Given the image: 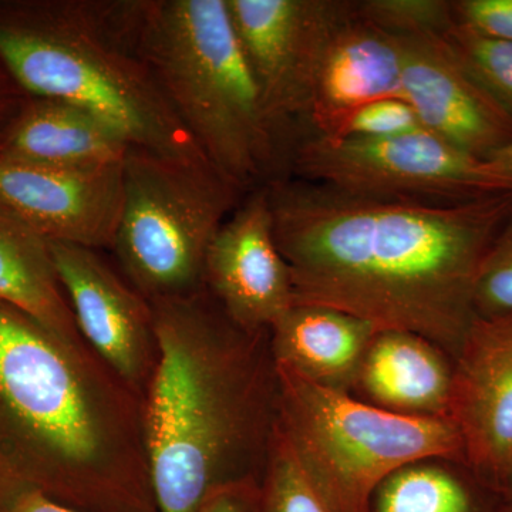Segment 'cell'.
I'll return each instance as SVG.
<instances>
[{
	"label": "cell",
	"instance_id": "obj_9",
	"mask_svg": "<svg viewBox=\"0 0 512 512\" xmlns=\"http://www.w3.org/2000/svg\"><path fill=\"white\" fill-rule=\"evenodd\" d=\"M227 2L266 117L286 146L289 130L299 120H305L323 53L336 29L352 15L355 2Z\"/></svg>",
	"mask_w": 512,
	"mask_h": 512
},
{
	"label": "cell",
	"instance_id": "obj_12",
	"mask_svg": "<svg viewBox=\"0 0 512 512\" xmlns=\"http://www.w3.org/2000/svg\"><path fill=\"white\" fill-rule=\"evenodd\" d=\"M402 46L400 99L424 130L485 160L512 141V113L488 92L440 35L397 37Z\"/></svg>",
	"mask_w": 512,
	"mask_h": 512
},
{
	"label": "cell",
	"instance_id": "obj_16",
	"mask_svg": "<svg viewBox=\"0 0 512 512\" xmlns=\"http://www.w3.org/2000/svg\"><path fill=\"white\" fill-rule=\"evenodd\" d=\"M454 359L430 340L380 330L370 342L352 396L400 416L447 419Z\"/></svg>",
	"mask_w": 512,
	"mask_h": 512
},
{
	"label": "cell",
	"instance_id": "obj_21",
	"mask_svg": "<svg viewBox=\"0 0 512 512\" xmlns=\"http://www.w3.org/2000/svg\"><path fill=\"white\" fill-rule=\"evenodd\" d=\"M252 512H335L303 473L276 426Z\"/></svg>",
	"mask_w": 512,
	"mask_h": 512
},
{
	"label": "cell",
	"instance_id": "obj_4",
	"mask_svg": "<svg viewBox=\"0 0 512 512\" xmlns=\"http://www.w3.org/2000/svg\"><path fill=\"white\" fill-rule=\"evenodd\" d=\"M0 62L29 96L89 111L131 148L205 158L138 49L120 0H0Z\"/></svg>",
	"mask_w": 512,
	"mask_h": 512
},
{
	"label": "cell",
	"instance_id": "obj_20",
	"mask_svg": "<svg viewBox=\"0 0 512 512\" xmlns=\"http://www.w3.org/2000/svg\"><path fill=\"white\" fill-rule=\"evenodd\" d=\"M367 512H504L497 493L461 461L429 458L379 485Z\"/></svg>",
	"mask_w": 512,
	"mask_h": 512
},
{
	"label": "cell",
	"instance_id": "obj_7",
	"mask_svg": "<svg viewBox=\"0 0 512 512\" xmlns=\"http://www.w3.org/2000/svg\"><path fill=\"white\" fill-rule=\"evenodd\" d=\"M113 249L127 282L148 302L204 288L208 248L244 192L207 158L131 148Z\"/></svg>",
	"mask_w": 512,
	"mask_h": 512
},
{
	"label": "cell",
	"instance_id": "obj_2",
	"mask_svg": "<svg viewBox=\"0 0 512 512\" xmlns=\"http://www.w3.org/2000/svg\"><path fill=\"white\" fill-rule=\"evenodd\" d=\"M150 303L158 348L143 399L151 490L157 512H198L218 488L264 474L278 409L269 330L239 328L205 288Z\"/></svg>",
	"mask_w": 512,
	"mask_h": 512
},
{
	"label": "cell",
	"instance_id": "obj_26",
	"mask_svg": "<svg viewBox=\"0 0 512 512\" xmlns=\"http://www.w3.org/2000/svg\"><path fill=\"white\" fill-rule=\"evenodd\" d=\"M451 6L457 25L512 43V0H458Z\"/></svg>",
	"mask_w": 512,
	"mask_h": 512
},
{
	"label": "cell",
	"instance_id": "obj_13",
	"mask_svg": "<svg viewBox=\"0 0 512 512\" xmlns=\"http://www.w3.org/2000/svg\"><path fill=\"white\" fill-rule=\"evenodd\" d=\"M202 281L225 315L249 332L269 330L295 305L265 185L249 192L218 229Z\"/></svg>",
	"mask_w": 512,
	"mask_h": 512
},
{
	"label": "cell",
	"instance_id": "obj_17",
	"mask_svg": "<svg viewBox=\"0 0 512 512\" xmlns=\"http://www.w3.org/2000/svg\"><path fill=\"white\" fill-rule=\"evenodd\" d=\"M377 330L335 309L293 305L269 328L275 365L309 382L349 393Z\"/></svg>",
	"mask_w": 512,
	"mask_h": 512
},
{
	"label": "cell",
	"instance_id": "obj_3",
	"mask_svg": "<svg viewBox=\"0 0 512 512\" xmlns=\"http://www.w3.org/2000/svg\"><path fill=\"white\" fill-rule=\"evenodd\" d=\"M0 413L43 463L40 491L84 512H157L143 402L89 346L0 302Z\"/></svg>",
	"mask_w": 512,
	"mask_h": 512
},
{
	"label": "cell",
	"instance_id": "obj_1",
	"mask_svg": "<svg viewBox=\"0 0 512 512\" xmlns=\"http://www.w3.org/2000/svg\"><path fill=\"white\" fill-rule=\"evenodd\" d=\"M295 305L335 309L456 357L476 319L484 256L512 192L433 202L352 194L281 177L266 184Z\"/></svg>",
	"mask_w": 512,
	"mask_h": 512
},
{
	"label": "cell",
	"instance_id": "obj_27",
	"mask_svg": "<svg viewBox=\"0 0 512 512\" xmlns=\"http://www.w3.org/2000/svg\"><path fill=\"white\" fill-rule=\"evenodd\" d=\"M259 483L225 485L208 495L198 512H252Z\"/></svg>",
	"mask_w": 512,
	"mask_h": 512
},
{
	"label": "cell",
	"instance_id": "obj_11",
	"mask_svg": "<svg viewBox=\"0 0 512 512\" xmlns=\"http://www.w3.org/2000/svg\"><path fill=\"white\" fill-rule=\"evenodd\" d=\"M47 244L84 342L143 402L158 359L151 303L99 251Z\"/></svg>",
	"mask_w": 512,
	"mask_h": 512
},
{
	"label": "cell",
	"instance_id": "obj_28",
	"mask_svg": "<svg viewBox=\"0 0 512 512\" xmlns=\"http://www.w3.org/2000/svg\"><path fill=\"white\" fill-rule=\"evenodd\" d=\"M0 512H84L53 500L32 487H22L0 497Z\"/></svg>",
	"mask_w": 512,
	"mask_h": 512
},
{
	"label": "cell",
	"instance_id": "obj_29",
	"mask_svg": "<svg viewBox=\"0 0 512 512\" xmlns=\"http://www.w3.org/2000/svg\"><path fill=\"white\" fill-rule=\"evenodd\" d=\"M28 97L29 94L19 86L5 64L0 62V141Z\"/></svg>",
	"mask_w": 512,
	"mask_h": 512
},
{
	"label": "cell",
	"instance_id": "obj_18",
	"mask_svg": "<svg viewBox=\"0 0 512 512\" xmlns=\"http://www.w3.org/2000/svg\"><path fill=\"white\" fill-rule=\"evenodd\" d=\"M130 150L119 131L89 111L33 96L0 141V156L57 167L123 164Z\"/></svg>",
	"mask_w": 512,
	"mask_h": 512
},
{
	"label": "cell",
	"instance_id": "obj_30",
	"mask_svg": "<svg viewBox=\"0 0 512 512\" xmlns=\"http://www.w3.org/2000/svg\"><path fill=\"white\" fill-rule=\"evenodd\" d=\"M494 173L512 184V141L485 158Z\"/></svg>",
	"mask_w": 512,
	"mask_h": 512
},
{
	"label": "cell",
	"instance_id": "obj_6",
	"mask_svg": "<svg viewBox=\"0 0 512 512\" xmlns=\"http://www.w3.org/2000/svg\"><path fill=\"white\" fill-rule=\"evenodd\" d=\"M276 366V427L303 473L335 512H367L386 478L420 460L466 464L447 419L400 416Z\"/></svg>",
	"mask_w": 512,
	"mask_h": 512
},
{
	"label": "cell",
	"instance_id": "obj_31",
	"mask_svg": "<svg viewBox=\"0 0 512 512\" xmlns=\"http://www.w3.org/2000/svg\"><path fill=\"white\" fill-rule=\"evenodd\" d=\"M504 512H512V463L497 491Z\"/></svg>",
	"mask_w": 512,
	"mask_h": 512
},
{
	"label": "cell",
	"instance_id": "obj_23",
	"mask_svg": "<svg viewBox=\"0 0 512 512\" xmlns=\"http://www.w3.org/2000/svg\"><path fill=\"white\" fill-rule=\"evenodd\" d=\"M444 37L488 92L512 113V43L485 37L457 23Z\"/></svg>",
	"mask_w": 512,
	"mask_h": 512
},
{
	"label": "cell",
	"instance_id": "obj_10",
	"mask_svg": "<svg viewBox=\"0 0 512 512\" xmlns=\"http://www.w3.org/2000/svg\"><path fill=\"white\" fill-rule=\"evenodd\" d=\"M123 164L57 167L0 156V212L47 242L113 249Z\"/></svg>",
	"mask_w": 512,
	"mask_h": 512
},
{
	"label": "cell",
	"instance_id": "obj_19",
	"mask_svg": "<svg viewBox=\"0 0 512 512\" xmlns=\"http://www.w3.org/2000/svg\"><path fill=\"white\" fill-rule=\"evenodd\" d=\"M0 302L26 313L66 342L89 346L80 335L60 285L49 244L2 212Z\"/></svg>",
	"mask_w": 512,
	"mask_h": 512
},
{
	"label": "cell",
	"instance_id": "obj_24",
	"mask_svg": "<svg viewBox=\"0 0 512 512\" xmlns=\"http://www.w3.org/2000/svg\"><path fill=\"white\" fill-rule=\"evenodd\" d=\"M474 312L483 319L512 316V212L478 271Z\"/></svg>",
	"mask_w": 512,
	"mask_h": 512
},
{
	"label": "cell",
	"instance_id": "obj_14",
	"mask_svg": "<svg viewBox=\"0 0 512 512\" xmlns=\"http://www.w3.org/2000/svg\"><path fill=\"white\" fill-rule=\"evenodd\" d=\"M448 420L467 467L497 493L512 463V316L474 319L454 357Z\"/></svg>",
	"mask_w": 512,
	"mask_h": 512
},
{
	"label": "cell",
	"instance_id": "obj_25",
	"mask_svg": "<svg viewBox=\"0 0 512 512\" xmlns=\"http://www.w3.org/2000/svg\"><path fill=\"white\" fill-rule=\"evenodd\" d=\"M423 128L412 107L402 99L373 101L350 114L342 126L330 137L332 140L346 138H386L409 133ZM315 136V134H313ZM320 137V136H319Z\"/></svg>",
	"mask_w": 512,
	"mask_h": 512
},
{
	"label": "cell",
	"instance_id": "obj_8",
	"mask_svg": "<svg viewBox=\"0 0 512 512\" xmlns=\"http://www.w3.org/2000/svg\"><path fill=\"white\" fill-rule=\"evenodd\" d=\"M286 164L299 180L370 197L461 202L512 192L487 161L424 128L370 140L309 134L293 141Z\"/></svg>",
	"mask_w": 512,
	"mask_h": 512
},
{
	"label": "cell",
	"instance_id": "obj_22",
	"mask_svg": "<svg viewBox=\"0 0 512 512\" xmlns=\"http://www.w3.org/2000/svg\"><path fill=\"white\" fill-rule=\"evenodd\" d=\"M356 15L393 37L444 36L454 26L446 0H360Z\"/></svg>",
	"mask_w": 512,
	"mask_h": 512
},
{
	"label": "cell",
	"instance_id": "obj_15",
	"mask_svg": "<svg viewBox=\"0 0 512 512\" xmlns=\"http://www.w3.org/2000/svg\"><path fill=\"white\" fill-rule=\"evenodd\" d=\"M402 46L369 25L356 8L333 33L313 80L305 121L330 137L350 114L373 101L400 99Z\"/></svg>",
	"mask_w": 512,
	"mask_h": 512
},
{
	"label": "cell",
	"instance_id": "obj_5",
	"mask_svg": "<svg viewBox=\"0 0 512 512\" xmlns=\"http://www.w3.org/2000/svg\"><path fill=\"white\" fill-rule=\"evenodd\" d=\"M138 49L205 158L242 192L288 158L266 117L227 0H120Z\"/></svg>",
	"mask_w": 512,
	"mask_h": 512
}]
</instances>
